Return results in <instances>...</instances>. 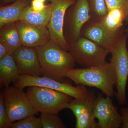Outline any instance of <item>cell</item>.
Listing matches in <instances>:
<instances>
[{"instance_id": "4", "label": "cell", "mask_w": 128, "mask_h": 128, "mask_svg": "<svg viewBox=\"0 0 128 128\" xmlns=\"http://www.w3.org/2000/svg\"><path fill=\"white\" fill-rule=\"evenodd\" d=\"M128 35L123 32L114 44L110 53L112 56L110 63L114 67L116 76L115 96L119 104L127 102L126 88L128 78V50L127 40Z\"/></svg>"}, {"instance_id": "5", "label": "cell", "mask_w": 128, "mask_h": 128, "mask_svg": "<svg viewBox=\"0 0 128 128\" xmlns=\"http://www.w3.org/2000/svg\"><path fill=\"white\" fill-rule=\"evenodd\" d=\"M69 52L76 63L83 68L98 66L106 63L109 52L93 41L80 36L70 44Z\"/></svg>"}, {"instance_id": "6", "label": "cell", "mask_w": 128, "mask_h": 128, "mask_svg": "<svg viewBox=\"0 0 128 128\" xmlns=\"http://www.w3.org/2000/svg\"><path fill=\"white\" fill-rule=\"evenodd\" d=\"M2 93L5 108L12 123L38 113L23 89L9 86Z\"/></svg>"}, {"instance_id": "1", "label": "cell", "mask_w": 128, "mask_h": 128, "mask_svg": "<svg viewBox=\"0 0 128 128\" xmlns=\"http://www.w3.org/2000/svg\"><path fill=\"white\" fill-rule=\"evenodd\" d=\"M66 76L76 86L96 88L109 97L115 95L114 87L116 76L114 67L110 62L89 68H73L67 72Z\"/></svg>"}, {"instance_id": "13", "label": "cell", "mask_w": 128, "mask_h": 128, "mask_svg": "<svg viewBox=\"0 0 128 128\" xmlns=\"http://www.w3.org/2000/svg\"><path fill=\"white\" fill-rule=\"evenodd\" d=\"M12 56L20 75L38 76L42 74L36 48L22 45Z\"/></svg>"}, {"instance_id": "21", "label": "cell", "mask_w": 128, "mask_h": 128, "mask_svg": "<svg viewBox=\"0 0 128 128\" xmlns=\"http://www.w3.org/2000/svg\"><path fill=\"white\" fill-rule=\"evenodd\" d=\"M40 118L43 128H66L58 114L42 112Z\"/></svg>"}, {"instance_id": "26", "label": "cell", "mask_w": 128, "mask_h": 128, "mask_svg": "<svg viewBox=\"0 0 128 128\" xmlns=\"http://www.w3.org/2000/svg\"><path fill=\"white\" fill-rule=\"evenodd\" d=\"M31 6L32 9L35 12H40L43 10L47 6L44 2L38 0H32Z\"/></svg>"}, {"instance_id": "2", "label": "cell", "mask_w": 128, "mask_h": 128, "mask_svg": "<svg viewBox=\"0 0 128 128\" xmlns=\"http://www.w3.org/2000/svg\"><path fill=\"white\" fill-rule=\"evenodd\" d=\"M42 74L57 80L66 77L67 72L74 68L75 62L71 53L50 40L43 46L36 48Z\"/></svg>"}, {"instance_id": "20", "label": "cell", "mask_w": 128, "mask_h": 128, "mask_svg": "<svg viewBox=\"0 0 128 128\" xmlns=\"http://www.w3.org/2000/svg\"><path fill=\"white\" fill-rule=\"evenodd\" d=\"M91 20L100 21L105 17L108 10L105 0H88Z\"/></svg>"}, {"instance_id": "27", "label": "cell", "mask_w": 128, "mask_h": 128, "mask_svg": "<svg viewBox=\"0 0 128 128\" xmlns=\"http://www.w3.org/2000/svg\"><path fill=\"white\" fill-rule=\"evenodd\" d=\"M8 54L6 47L2 44L0 43V60L6 57Z\"/></svg>"}, {"instance_id": "14", "label": "cell", "mask_w": 128, "mask_h": 128, "mask_svg": "<svg viewBox=\"0 0 128 128\" xmlns=\"http://www.w3.org/2000/svg\"><path fill=\"white\" fill-rule=\"evenodd\" d=\"M15 23L22 46L36 48L43 46L50 40L47 27L32 25L20 20Z\"/></svg>"}, {"instance_id": "18", "label": "cell", "mask_w": 128, "mask_h": 128, "mask_svg": "<svg viewBox=\"0 0 128 128\" xmlns=\"http://www.w3.org/2000/svg\"><path fill=\"white\" fill-rule=\"evenodd\" d=\"M18 69L12 54H8L0 60V83L5 87L18 80L20 76Z\"/></svg>"}, {"instance_id": "10", "label": "cell", "mask_w": 128, "mask_h": 128, "mask_svg": "<svg viewBox=\"0 0 128 128\" xmlns=\"http://www.w3.org/2000/svg\"><path fill=\"white\" fill-rule=\"evenodd\" d=\"M96 97L93 90H88L84 99L73 98L68 104L66 108L71 110L76 117V128H97L93 110Z\"/></svg>"}, {"instance_id": "15", "label": "cell", "mask_w": 128, "mask_h": 128, "mask_svg": "<svg viewBox=\"0 0 128 128\" xmlns=\"http://www.w3.org/2000/svg\"><path fill=\"white\" fill-rule=\"evenodd\" d=\"M0 43L12 54L22 46L20 35L15 22H10L0 28Z\"/></svg>"}, {"instance_id": "29", "label": "cell", "mask_w": 128, "mask_h": 128, "mask_svg": "<svg viewBox=\"0 0 128 128\" xmlns=\"http://www.w3.org/2000/svg\"><path fill=\"white\" fill-rule=\"evenodd\" d=\"M16 0H0L1 6L8 4L10 2H14Z\"/></svg>"}, {"instance_id": "19", "label": "cell", "mask_w": 128, "mask_h": 128, "mask_svg": "<svg viewBox=\"0 0 128 128\" xmlns=\"http://www.w3.org/2000/svg\"><path fill=\"white\" fill-rule=\"evenodd\" d=\"M126 12L121 8H113L109 10L105 17L100 21L110 31L117 32L124 28Z\"/></svg>"}, {"instance_id": "7", "label": "cell", "mask_w": 128, "mask_h": 128, "mask_svg": "<svg viewBox=\"0 0 128 128\" xmlns=\"http://www.w3.org/2000/svg\"><path fill=\"white\" fill-rule=\"evenodd\" d=\"M90 19L88 0H76L68 8L65 15L63 32L70 45L80 37L82 27Z\"/></svg>"}, {"instance_id": "30", "label": "cell", "mask_w": 128, "mask_h": 128, "mask_svg": "<svg viewBox=\"0 0 128 128\" xmlns=\"http://www.w3.org/2000/svg\"><path fill=\"white\" fill-rule=\"evenodd\" d=\"M124 32L128 35V27L126 28L125 29H124Z\"/></svg>"}, {"instance_id": "28", "label": "cell", "mask_w": 128, "mask_h": 128, "mask_svg": "<svg viewBox=\"0 0 128 128\" xmlns=\"http://www.w3.org/2000/svg\"><path fill=\"white\" fill-rule=\"evenodd\" d=\"M125 22L126 24L128 23V0H126V18Z\"/></svg>"}, {"instance_id": "31", "label": "cell", "mask_w": 128, "mask_h": 128, "mask_svg": "<svg viewBox=\"0 0 128 128\" xmlns=\"http://www.w3.org/2000/svg\"><path fill=\"white\" fill-rule=\"evenodd\" d=\"M38 0L40 1H41L42 2H44L46 0Z\"/></svg>"}, {"instance_id": "8", "label": "cell", "mask_w": 128, "mask_h": 128, "mask_svg": "<svg viewBox=\"0 0 128 128\" xmlns=\"http://www.w3.org/2000/svg\"><path fill=\"white\" fill-rule=\"evenodd\" d=\"M14 85L16 87L23 89L25 87L32 86L48 88L62 92L73 98L78 99H84L88 93V90L86 86H74L70 82H62L46 76L20 75L18 80L14 82Z\"/></svg>"}, {"instance_id": "17", "label": "cell", "mask_w": 128, "mask_h": 128, "mask_svg": "<svg viewBox=\"0 0 128 128\" xmlns=\"http://www.w3.org/2000/svg\"><path fill=\"white\" fill-rule=\"evenodd\" d=\"M31 0H16L12 4L0 7V28L10 22L19 20V17Z\"/></svg>"}, {"instance_id": "24", "label": "cell", "mask_w": 128, "mask_h": 128, "mask_svg": "<svg viewBox=\"0 0 128 128\" xmlns=\"http://www.w3.org/2000/svg\"><path fill=\"white\" fill-rule=\"evenodd\" d=\"M108 10L113 8H121L126 10V0H105Z\"/></svg>"}, {"instance_id": "11", "label": "cell", "mask_w": 128, "mask_h": 128, "mask_svg": "<svg viewBox=\"0 0 128 128\" xmlns=\"http://www.w3.org/2000/svg\"><path fill=\"white\" fill-rule=\"evenodd\" d=\"M124 29L117 32L110 31L100 21L90 19L82 27L80 36L91 40L110 53Z\"/></svg>"}, {"instance_id": "16", "label": "cell", "mask_w": 128, "mask_h": 128, "mask_svg": "<svg viewBox=\"0 0 128 128\" xmlns=\"http://www.w3.org/2000/svg\"><path fill=\"white\" fill-rule=\"evenodd\" d=\"M51 3L40 12H35L29 5L25 8L19 17V20L28 24L41 26L47 27L52 13Z\"/></svg>"}, {"instance_id": "3", "label": "cell", "mask_w": 128, "mask_h": 128, "mask_svg": "<svg viewBox=\"0 0 128 128\" xmlns=\"http://www.w3.org/2000/svg\"><path fill=\"white\" fill-rule=\"evenodd\" d=\"M26 93L37 112L52 114L66 108L73 98L59 91L36 86H28Z\"/></svg>"}, {"instance_id": "9", "label": "cell", "mask_w": 128, "mask_h": 128, "mask_svg": "<svg viewBox=\"0 0 128 128\" xmlns=\"http://www.w3.org/2000/svg\"><path fill=\"white\" fill-rule=\"evenodd\" d=\"M76 0H48L52 5V13L47 28L50 40L62 49L69 51L70 45L64 36L63 27L65 15L67 9Z\"/></svg>"}, {"instance_id": "25", "label": "cell", "mask_w": 128, "mask_h": 128, "mask_svg": "<svg viewBox=\"0 0 128 128\" xmlns=\"http://www.w3.org/2000/svg\"><path fill=\"white\" fill-rule=\"evenodd\" d=\"M122 123L121 128H128V106L122 108L120 110Z\"/></svg>"}, {"instance_id": "23", "label": "cell", "mask_w": 128, "mask_h": 128, "mask_svg": "<svg viewBox=\"0 0 128 128\" xmlns=\"http://www.w3.org/2000/svg\"><path fill=\"white\" fill-rule=\"evenodd\" d=\"M12 123L5 108L2 92L0 95V128H10Z\"/></svg>"}, {"instance_id": "22", "label": "cell", "mask_w": 128, "mask_h": 128, "mask_svg": "<svg viewBox=\"0 0 128 128\" xmlns=\"http://www.w3.org/2000/svg\"><path fill=\"white\" fill-rule=\"evenodd\" d=\"M10 128H42L40 118H37L34 115H32L19 120L15 123H12Z\"/></svg>"}, {"instance_id": "12", "label": "cell", "mask_w": 128, "mask_h": 128, "mask_svg": "<svg viewBox=\"0 0 128 128\" xmlns=\"http://www.w3.org/2000/svg\"><path fill=\"white\" fill-rule=\"evenodd\" d=\"M93 110L98 119L97 128H121L122 116L110 97H104L102 94L99 93L94 102Z\"/></svg>"}]
</instances>
